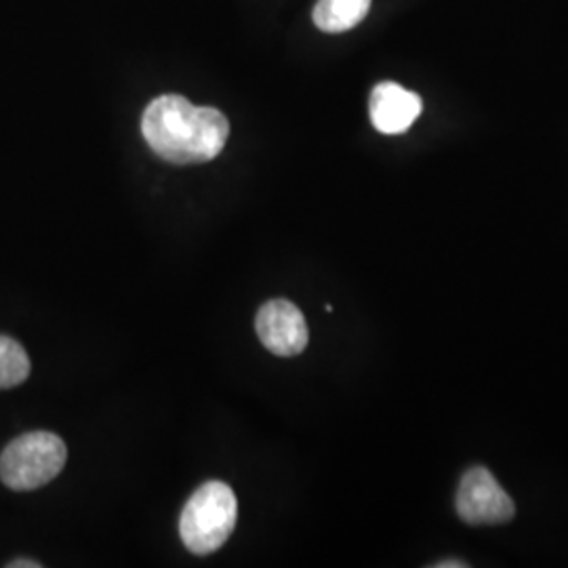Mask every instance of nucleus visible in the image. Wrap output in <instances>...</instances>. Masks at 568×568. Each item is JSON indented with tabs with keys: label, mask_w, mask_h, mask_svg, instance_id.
Instances as JSON below:
<instances>
[{
	"label": "nucleus",
	"mask_w": 568,
	"mask_h": 568,
	"mask_svg": "<svg viewBox=\"0 0 568 568\" xmlns=\"http://www.w3.org/2000/svg\"><path fill=\"white\" fill-rule=\"evenodd\" d=\"M143 140L166 163H209L224 150L230 122L215 108L187 102L182 95H163L145 108Z\"/></svg>",
	"instance_id": "nucleus-1"
},
{
	"label": "nucleus",
	"mask_w": 568,
	"mask_h": 568,
	"mask_svg": "<svg viewBox=\"0 0 568 568\" xmlns=\"http://www.w3.org/2000/svg\"><path fill=\"white\" fill-rule=\"evenodd\" d=\"M68 459V448L51 432H30L9 443L0 455V480L11 490H34L49 485Z\"/></svg>",
	"instance_id": "nucleus-3"
},
{
	"label": "nucleus",
	"mask_w": 568,
	"mask_h": 568,
	"mask_svg": "<svg viewBox=\"0 0 568 568\" xmlns=\"http://www.w3.org/2000/svg\"><path fill=\"white\" fill-rule=\"evenodd\" d=\"M30 375V358L16 339L0 335V389L18 387Z\"/></svg>",
	"instance_id": "nucleus-8"
},
{
	"label": "nucleus",
	"mask_w": 568,
	"mask_h": 568,
	"mask_svg": "<svg viewBox=\"0 0 568 568\" xmlns=\"http://www.w3.org/2000/svg\"><path fill=\"white\" fill-rule=\"evenodd\" d=\"M11 568H41V562H30V560H18V562H11Z\"/></svg>",
	"instance_id": "nucleus-9"
},
{
	"label": "nucleus",
	"mask_w": 568,
	"mask_h": 568,
	"mask_svg": "<svg viewBox=\"0 0 568 568\" xmlns=\"http://www.w3.org/2000/svg\"><path fill=\"white\" fill-rule=\"evenodd\" d=\"M436 568H466L467 562H457V560H447V562H438V565H434Z\"/></svg>",
	"instance_id": "nucleus-10"
},
{
	"label": "nucleus",
	"mask_w": 568,
	"mask_h": 568,
	"mask_svg": "<svg viewBox=\"0 0 568 568\" xmlns=\"http://www.w3.org/2000/svg\"><path fill=\"white\" fill-rule=\"evenodd\" d=\"M371 0H318L314 7V23L326 34H339L365 20Z\"/></svg>",
	"instance_id": "nucleus-7"
},
{
	"label": "nucleus",
	"mask_w": 568,
	"mask_h": 568,
	"mask_svg": "<svg viewBox=\"0 0 568 568\" xmlns=\"http://www.w3.org/2000/svg\"><path fill=\"white\" fill-rule=\"evenodd\" d=\"M422 110V98L396 82H379L368 100L371 122L384 135H400L408 131Z\"/></svg>",
	"instance_id": "nucleus-6"
},
{
	"label": "nucleus",
	"mask_w": 568,
	"mask_h": 568,
	"mask_svg": "<svg viewBox=\"0 0 568 568\" xmlns=\"http://www.w3.org/2000/svg\"><path fill=\"white\" fill-rule=\"evenodd\" d=\"M257 337L276 356L291 358L302 354L307 342V323L302 310L286 300H272L257 312Z\"/></svg>",
	"instance_id": "nucleus-5"
},
{
	"label": "nucleus",
	"mask_w": 568,
	"mask_h": 568,
	"mask_svg": "<svg viewBox=\"0 0 568 568\" xmlns=\"http://www.w3.org/2000/svg\"><path fill=\"white\" fill-rule=\"evenodd\" d=\"M239 520L234 490L220 480L204 483L187 499L180 518L183 546L196 556H209L222 548Z\"/></svg>",
	"instance_id": "nucleus-2"
},
{
	"label": "nucleus",
	"mask_w": 568,
	"mask_h": 568,
	"mask_svg": "<svg viewBox=\"0 0 568 568\" xmlns=\"http://www.w3.org/2000/svg\"><path fill=\"white\" fill-rule=\"evenodd\" d=\"M455 508L469 527L506 525L516 514L511 497L487 467L480 466L471 467L464 474L457 488Z\"/></svg>",
	"instance_id": "nucleus-4"
}]
</instances>
